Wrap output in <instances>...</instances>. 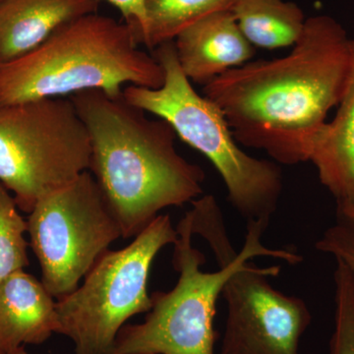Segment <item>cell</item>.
Returning <instances> with one entry per match:
<instances>
[{
	"instance_id": "6da1fadb",
	"label": "cell",
	"mask_w": 354,
	"mask_h": 354,
	"mask_svg": "<svg viewBox=\"0 0 354 354\" xmlns=\"http://www.w3.org/2000/svg\"><path fill=\"white\" fill-rule=\"evenodd\" d=\"M351 41L335 18L313 16L288 55L230 69L204 85L203 95L221 109L239 145L264 151L279 165L308 162L344 95Z\"/></svg>"
},
{
	"instance_id": "7a4b0ae2",
	"label": "cell",
	"mask_w": 354,
	"mask_h": 354,
	"mask_svg": "<svg viewBox=\"0 0 354 354\" xmlns=\"http://www.w3.org/2000/svg\"><path fill=\"white\" fill-rule=\"evenodd\" d=\"M267 223H247L245 241L236 252L215 198L195 203L176 225L172 265L178 272L169 291L151 295L152 308L140 324L121 329L109 354H215L216 302L223 286L244 262L276 258L301 262L299 254L262 243Z\"/></svg>"
},
{
	"instance_id": "3957f363",
	"label": "cell",
	"mask_w": 354,
	"mask_h": 354,
	"mask_svg": "<svg viewBox=\"0 0 354 354\" xmlns=\"http://www.w3.org/2000/svg\"><path fill=\"white\" fill-rule=\"evenodd\" d=\"M69 97L90 137L88 171L123 239H134L162 209L202 196L205 172L177 152V136L167 121L151 120L102 91Z\"/></svg>"
},
{
	"instance_id": "277c9868",
	"label": "cell",
	"mask_w": 354,
	"mask_h": 354,
	"mask_svg": "<svg viewBox=\"0 0 354 354\" xmlns=\"http://www.w3.org/2000/svg\"><path fill=\"white\" fill-rule=\"evenodd\" d=\"M139 46L125 23L108 16L71 21L36 50L0 64V108L88 90L120 97L128 85L160 88L164 70Z\"/></svg>"
},
{
	"instance_id": "5b68a950",
	"label": "cell",
	"mask_w": 354,
	"mask_h": 354,
	"mask_svg": "<svg viewBox=\"0 0 354 354\" xmlns=\"http://www.w3.org/2000/svg\"><path fill=\"white\" fill-rule=\"evenodd\" d=\"M155 50L164 83L157 88L128 85L123 100L167 121L176 136L208 158L225 183L228 201L247 223L269 225L283 189L279 164L242 150L221 109L197 93L183 73L174 41Z\"/></svg>"
},
{
	"instance_id": "8992f818",
	"label": "cell",
	"mask_w": 354,
	"mask_h": 354,
	"mask_svg": "<svg viewBox=\"0 0 354 354\" xmlns=\"http://www.w3.org/2000/svg\"><path fill=\"white\" fill-rule=\"evenodd\" d=\"M176 239L169 216H158L129 245L106 251L75 290L57 300L58 334L73 342L75 354L111 353L128 321L150 311L153 260Z\"/></svg>"
},
{
	"instance_id": "52a82bcc",
	"label": "cell",
	"mask_w": 354,
	"mask_h": 354,
	"mask_svg": "<svg viewBox=\"0 0 354 354\" xmlns=\"http://www.w3.org/2000/svg\"><path fill=\"white\" fill-rule=\"evenodd\" d=\"M87 128L71 99L46 97L0 108V183L20 211L88 171Z\"/></svg>"
},
{
	"instance_id": "ba28073f",
	"label": "cell",
	"mask_w": 354,
	"mask_h": 354,
	"mask_svg": "<svg viewBox=\"0 0 354 354\" xmlns=\"http://www.w3.org/2000/svg\"><path fill=\"white\" fill-rule=\"evenodd\" d=\"M27 234L55 299L76 290L97 260L122 237L120 225L87 171L37 202Z\"/></svg>"
},
{
	"instance_id": "9c48e42d",
	"label": "cell",
	"mask_w": 354,
	"mask_h": 354,
	"mask_svg": "<svg viewBox=\"0 0 354 354\" xmlns=\"http://www.w3.org/2000/svg\"><path fill=\"white\" fill-rule=\"evenodd\" d=\"M279 271L248 260L230 274L221 290L227 321L220 354H299L311 313L302 298L270 283Z\"/></svg>"
},
{
	"instance_id": "30bf717a",
	"label": "cell",
	"mask_w": 354,
	"mask_h": 354,
	"mask_svg": "<svg viewBox=\"0 0 354 354\" xmlns=\"http://www.w3.org/2000/svg\"><path fill=\"white\" fill-rule=\"evenodd\" d=\"M185 76L206 85L230 69L250 62L256 48L242 34L232 9L209 14L174 39Z\"/></svg>"
},
{
	"instance_id": "8fae6325",
	"label": "cell",
	"mask_w": 354,
	"mask_h": 354,
	"mask_svg": "<svg viewBox=\"0 0 354 354\" xmlns=\"http://www.w3.org/2000/svg\"><path fill=\"white\" fill-rule=\"evenodd\" d=\"M57 299L24 270L0 283V354L44 344L58 334Z\"/></svg>"
},
{
	"instance_id": "7c38bea8",
	"label": "cell",
	"mask_w": 354,
	"mask_h": 354,
	"mask_svg": "<svg viewBox=\"0 0 354 354\" xmlns=\"http://www.w3.org/2000/svg\"><path fill=\"white\" fill-rule=\"evenodd\" d=\"M99 0H3L0 2V64L36 50L60 27L95 13Z\"/></svg>"
},
{
	"instance_id": "4fadbf2b",
	"label": "cell",
	"mask_w": 354,
	"mask_h": 354,
	"mask_svg": "<svg viewBox=\"0 0 354 354\" xmlns=\"http://www.w3.org/2000/svg\"><path fill=\"white\" fill-rule=\"evenodd\" d=\"M351 70L337 113L317 134L309 162L337 207L354 208V39L351 41Z\"/></svg>"
},
{
	"instance_id": "5bb4252c",
	"label": "cell",
	"mask_w": 354,
	"mask_h": 354,
	"mask_svg": "<svg viewBox=\"0 0 354 354\" xmlns=\"http://www.w3.org/2000/svg\"><path fill=\"white\" fill-rule=\"evenodd\" d=\"M232 13L242 34L254 48L293 46L304 32V11L286 0H235Z\"/></svg>"
},
{
	"instance_id": "9a60e30c",
	"label": "cell",
	"mask_w": 354,
	"mask_h": 354,
	"mask_svg": "<svg viewBox=\"0 0 354 354\" xmlns=\"http://www.w3.org/2000/svg\"><path fill=\"white\" fill-rule=\"evenodd\" d=\"M235 0H145V46L155 50L174 41L188 27L209 14L227 10Z\"/></svg>"
},
{
	"instance_id": "2e32d148",
	"label": "cell",
	"mask_w": 354,
	"mask_h": 354,
	"mask_svg": "<svg viewBox=\"0 0 354 354\" xmlns=\"http://www.w3.org/2000/svg\"><path fill=\"white\" fill-rule=\"evenodd\" d=\"M15 199L0 183V283L29 265L27 221Z\"/></svg>"
},
{
	"instance_id": "e0dca14e",
	"label": "cell",
	"mask_w": 354,
	"mask_h": 354,
	"mask_svg": "<svg viewBox=\"0 0 354 354\" xmlns=\"http://www.w3.org/2000/svg\"><path fill=\"white\" fill-rule=\"evenodd\" d=\"M335 330L330 354H354V285L346 266L335 260Z\"/></svg>"
},
{
	"instance_id": "ac0fdd59",
	"label": "cell",
	"mask_w": 354,
	"mask_h": 354,
	"mask_svg": "<svg viewBox=\"0 0 354 354\" xmlns=\"http://www.w3.org/2000/svg\"><path fill=\"white\" fill-rule=\"evenodd\" d=\"M317 250L334 256L348 268L354 285V208L337 207L335 221L316 242Z\"/></svg>"
},
{
	"instance_id": "d6986e66",
	"label": "cell",
	"mask_w": 354,
	"mask_h": 354,
	"mask_svg": "<svg viewBox=\"0 0 354 354\" xmlns=\"http://www.w3.org/2000/svg\"><path fill=\"white\" fill-rule=\"evenodd\" d=\"M100 1V0H99ZM122 14L125 24L130 28L139 44H145L147 16L145 0H106Z\"/></svg>"
},
{
	"instance_id": "ffe728a7",
	"label": "cell",
	"mask_w": 354,
	"mask_h": 354,
	"mask_svg": "<svg viewBox=\"0 0 354 354\" xmlns=\"http://www.w3.org/2000/svg\"><path fill=\"white\" fill-rule=\"evenodd\" d=\"M8 354H30L26 351L25 346H22V348L15 349V351H11L10 353Z\"/></svg>"
},
{
	"instance_id": "44dd1931",
	"label": "cell",
	"mask_w": 354,
	"mask_h": 354,
	"mask_svg": "<svg viewBox=\"0 0 354 354\" xmlns=\"http://www.w3.org/2000/svg\"><path fill=\"white\" fill-rule=\"evenodd\" d=\"M2 1H3V0H0V2H2Z\"/></svg>"
}]
</instances>
